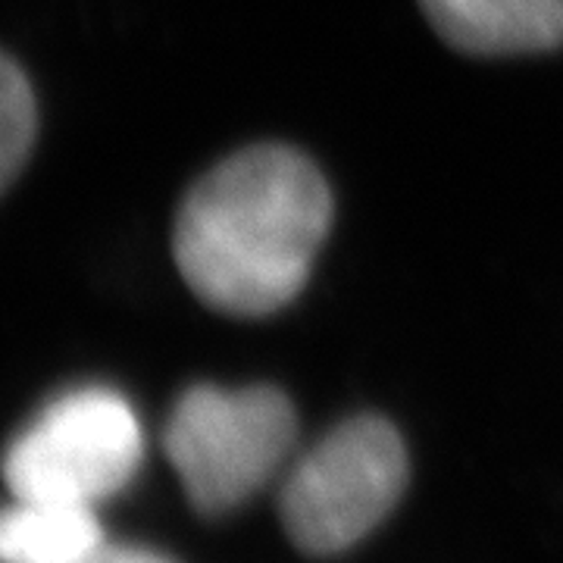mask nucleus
I'll list each match as a JSON object with an SVG mask.
<instances>
[{
	"label": "nucleus",
	"instance_id": "f257e3e1",
	"mask_svg": "<svg viewBox=\"0 0 563 563\" xmlns=\"http://www.w3.org/2000/svg\"><path fill=\"white\" fill-rule=\"evenodd\" d=\"M329 222L332 195L313 161L285 144H254L185 195L173 257L210 310L269 317L301 295Z\"/></svg>",
	"mask_w": 563,
	"mask_h": 563
},
{
	"label": "nucleus",
	"instance_id": "f03ea898",
	"mask_svg": "<svg viewBox=\"0 0 563 563\" xmlns=\"http://www.w3.org/2000/svg\"><path fill=\"white\" fill-rule=\"evenodd\" d=\"M298 442L291 401L273 385H195L166 422V457L201 514H229L261 492Z\"/></svg>",
	"mask_w": 563,
	"mask_h": 563
},
{
	"label": "nucleus",
	"instance_id": "7ed1b4c3",
	"mask_svg": "<svg viewBox=\"0 0 563 563\" xmlns=\"http://www.w3.org/2000/svg\"><path fill=\"white\" fill-rule=\"evenodd\" d=\"M407 448L383 417H354L313 444L285 476L279 517L307 554L329 558L363 542L401 501Z\"/></svg>",
	"mask_w": 563,
	"mask_h": 563
},
{
	"label": "nucleus",
	"instance_id": "20e7f679",
	"mask_svg": "<svg viewBox=\"0 0 563 563\" xmlns=\"http://www.w3.org/2000/svg\"><path fill=\"white\" fill-rule=\"evenodd\" d=\"M144 432L120 391L73 388L47 404L3 451V483L13 498L98 507L139 473Z\"/></svg>",
	"mask_w": 563,
	"mask_h": 563
},
{
	"label": "nucleus",
	"instance_id": "39448f33",
	"mask_svg": "<svg viewBox=\"0 0 563 563\" xmlns=\"http://www.w3.org/2000/svg\"><path fill=\"white\" fill-rule=\"evenodd\" d=\"M435 35L473 57L563 47V0H420Z\"/></svg>",
	"mask_w": 563,
	"mask_h": 563
},
{
	"label": "nucleus",
	"instance_id": "423d86ee",
	"mask_svg": "<svg viewBox=\"0 0 563 563\" xmlns=\"http://www.w3.org/2000/svg\"><path fill=\"white\" fill-rule=\"evenodd\" d=\"M103 539L95 507L13 498L0 510V563H81Z\"/></svg>",
	"mask_w": 563,
	"mask_h": 563
},
{
	"label": "nucleus",
	"instance_id": "0eeeda50",
	"mask_svg": "<svg viewBox=\"0 0 563 563\" xmlns=\"http://www.w3.org/2000/svg\"><path fill=\"white\" fill-rule=\"evenodd\" d=\"M38 135L35 91L16 63L0 54V195L20 176Z\"/></svg>",
	"mask_w": 563,
	"mask_h": 563
},
{
	"label": "nucleus",
	"instance_id": "6e6552de",
	"mask_svg": "<svg viewBox=\"0 0 563 563\" xmlns=\"http://www.w3.org/2000/svg\"><path fill=\"white\" fill-rule=\"evenodd\" d=\"M81 563H176L166 554H157L151 548H139V544H110L103 542L91 558Z\"/></svg>",
	"mask_w": 563,
	"mask_h": 563
}]
</instances>
